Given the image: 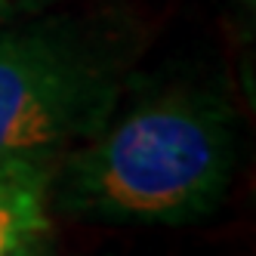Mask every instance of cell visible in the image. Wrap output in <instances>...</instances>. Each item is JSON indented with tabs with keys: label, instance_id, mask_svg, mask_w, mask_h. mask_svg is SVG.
<instances>
[{
	"label": "cell",
	"instance_id": "obj_1",
	"mask_svg": "<svg viewBox=\"0 0 256 256\" xmlns=\"http://www.w3.org/2000/svg\"><path fill=\"white\" fill-rule=\"evenodd\" d=\"M234 118L207 90H167L78 142L50 179L65 216L112 226H188L232 186Z\"/></svg>",
	"mask_w": 256,
	"mask_h": 256
},
{
	"label": "cell",
	"instance_id": "obj_2",
	"mask_svg": "<svg viewBox=\"0 0 256 256\" xmlns=\"http://www.w3.org/2000/svg\"><path fill=\"white\" fill-rule=\"evenodd\" d=\"M120 96V65L71 25L0 34V160H46L96 136Z\"/></svg>",
	"mask_w": 256,
	"mask_h": 256
},
{
	"label": "cell",
	"instance_id": "obj_3",
	"mask_svg": "<svg viewBox=\"0 0 256 256\" xmlns=\"http://www.w3.org/2000/svg\"><path fill=\"white\" fill-rule=\"evenodd\" d=\"M50 179L52 170L40 158L0 160V256L50 232Z\"/></svg>",
	"mask_w": 256,
	"mask_h": 256
},
{
	"label": "cell",
	"instance_id": "obj_4",
	"mask_svg": "<svg viewBox=\"0 0 256 256\" xmlns=\"http://www.w3.org/2000/svg\"><path fill=\"white\" fill-rule=\"evenodd\" d=\"M6 256H52V247H50V232H40L28 238V241H22L19 247H12Z\"/></svg>",
	"mask_w": 256,
	"mask_h": 256
},
{
	"label": "cell",
	"instance_id": "obj_5",
	"mask_svg": "<svg viewBox=\"0 0 256 256\" xmlns=\"http://www.w3.org/2000/svg\"><path fill=\"white\" fill-rule=\"evenodd\" d=\"M25 4H31V0H0V22H6L10 16H16Z\"/></svg>",
	"mask_w": 256,
	"mask_h": 256
}]
</instances>
